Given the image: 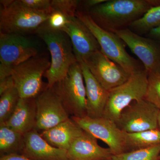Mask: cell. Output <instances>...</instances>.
Wrapping results in <instances>:
<instances>
[{
  "label": "cell",
  "mask_w": 160,
  "mask_h": 160,
  "mask_svg": "<svg viewBox=\"0 0 160 160\" xmlns=\"http://www.w3.org/2000/svg\"><path fill=\"white\" fill-rule=\"evenodd\" d=\"M160 0H109L87 12L102 29L112 32L128 28Z\"/></svg>",
  "instance_id": "obj_1"
},
{
  "label": "cell",
  "mask_w": 160,
  "mask_h": 160,
  "mask_svg": "<svg viewBox=\"0 0 160 160\" xmlns=\"http://www.w3.org/2000/svg\"><path fill=\"white\" fill-rule=\"evenodd\" d=\"M36 33L46 43L51 54L50 68L44 75L48 82L46 88H51L66 77L78 61L70 38L64 31L52 29L45 22Z\"/></svg>",
  "instance_id": "obj_2"
},
{
  "label": "cell",
  "mask_w": 160,
  "mask_h": 160,
  "mask_svg": "<svg viewBox=\"0 0 160 160\" xmlns=\"http://www.w3.org/2000/svg\"><path fill=\"white\" fill-rule=\"evenodd\" d=\"M76 16L90 29L99 44L100 51L106 57L118 64L130 74L145 69L139 61L128 53L126 43L117 34L101 28L87 12H78Z\"/></svg>",
  "instance_id": "obj_3"
},
{
  "label": "cell",
  "mask_w": 160,
  "mask_h": 160,
  "mask_svg": "<svg viewBox=\"0 0 160 160\" xmlns=\"http://www.w3.org/2000/svg\"><path fill=\"white\" fill-rule=\"evenodd\" d=\"M50 15L32 10L21 0H12L9 5L0 9V32L22 35L36 32Z\"/></svg>",
  "instance_id": "obj_4"
},
{
  "label": "cell",
  "mask_w": 160,
  "mask_h": 160,
  "mask_svg": "<svg viewBox=\"0 0 160 160\" xmlns=\"http://www.w3.org/2000/svg\"><path fill=\"white\" fill-rule=\"evenodd\" d=\"M148 77L146 70L141 69L131 74L126 82L109 91L102 117L115 122L121 112L132 102L144 99Z\"/></svg>",
  "instance_id": "obj_5"
},
{
  "label": "cell",
  "mask_w": 160,
  "mask_h": 160,
  "mask_svg": "<svg viewBox=\"0 0 160 160\" xmlns=\"http://www.w3.org/2000/svg\"><path fill=\"white\" fill-rule=\"evenodd\" d=\"M50 65L48 58L37 55L12 68L11 76L20 98H35L46 89L42 77Z\"/></svg>",
  "instance_id": "obj_6"
},
{
  "label": "cell",
  "mask_w": 160,
  "mask_h": 160,
  "mask_svg": "<svg viewBox=\"0 0 160 160\" xmlns=\"http://www.w3.org/2000/svg\"><path fill=\"white\" fill-rule=\"evenodd\" d=\"M52 88L61 98L68 113L75 117L87 116L86 87L78 62L72 65L66 77Z\"/></svg>",
  "instance_id": "obj_7"
},
{
  "label": "cell",
  "mask_w": 160,
  "mask_h": 160,
  "mask_svg": "<svg viewBox=\"0 0 160 160\" xmlns=\"http://www.w3.org/2000/svg\"><path fill=\"white\" fill-rule=\"evenodd\" d=\"M160 111L156 106L144 99L134 101L123 110L115 123L121 130L127 133L158 129Z\"/></svg>",
  "instance_id": "obj_8"
},
{
  "label": "cell",
  "mask_w": 160,
  "mask_h": 160,
  "mask_svg": "<svg viewBox=\"0 0 160 160\" xmlns=\"http://www.w3.org/2000/svg\"><path fill=\"white\" fill-rule=\"evenodd\" d=\"M71 118L84 131L106 143L112 155L128 151L126 132L121 130L113 121L104 117L93 118L87 116H72Z\"/></svg>",
  "instance_id": "obj_9"
},
{
  "label": "cell",
  "mask_w": 160,
  "mask_h": 160,
  "mask_svg": "<svg viewBox=\"0 0 160 160\" xmlns=\"http://www.w3.org/2000/svg\"><path fill=\"white\" fill-rule=\"evenodd\" d=\"M36 122L35 129L45 131L69 118V113L53 88H46L35 98Z\"/></svg>",
  "instance_id": "obj_10"
},
{
  "label": "cell",
  "mask_w": 160,
  "mask_h": 160,
  "mask_svg": "<svg viewBox=\"0 0 160 160\" xmlns=\"http://www.w3.org/2000/svg\"><path fill=\"white\" fill-rule=\"evenodd\" d=\"M114 33L125 42L142 62L148 74L160 73V42L136 34L129 28Z\"/></svg>",
  "instance_id": "obj_11"
},
{
  "label": "cell",
  "mask_w": 160,
  "mask_h": 160,
  "mask_svg": "<svg viewBox=\"0 0 160 160\" xmlns=\"http://www.w3.org/2000/svg\"><path fill=\"white\" fill-rule=\"evenodd\" d=\"M83 61L98 82L108 91L126 82L131 75L100 50Z\"/></svg>",
  "instance_id": "obj_12"
},
{
  "label": "cell",
  "mask_w": 160,
  "mask_h": 160,
  "mask_svg": "<svg viewBox=\"0 0 160 160\" xmlns=\"http://www.w3.org/2000/svg\"><path fill=\"white\" fill-rule=\"evenodd\" d=\"M38 53L35 44L24 35L0 32V64L12 68Z\"/></svg>",
  "instance_id": "obj_13"
},
{
  "label": "cell",
  "mask_w": 160,
  "mask_h": 160,
  "mask_svg": "<svg viewBox=\"0 0 160 160\" xmlns=\"http://www.w3.org/2000/svg\"><path fill=\"white\" fill-rule=\"evenodd\" d=\"M63 31L70 38L78 62L100 50L99 44L90 29L76 16L69 19Z\"/></svg>",
  "instance_id": "obj_14"
},
{
  "label": "cell",
  "mask_w": 160,
  "mask_h": 160,
  "mask_svg": "<svg viewBox=\"0 0 160 160\" xmlns=\"http://www.w3.org/2000/svg\"><path fill=\"white\" fill-rule=\"evenodd\" d=\"M21 154L33 160H72L68 151L51 146L35 129L24 135Z\"/></svg>",
  "instance_id": "obj_15"
},
{
  "label": "cell",
  "mask_w": 160,
  "mask_h": 160,
  "mask_svg": "<svg viewBox=\"0 0 160 160\" xmlns=\"http://www.w3.org/2000/svg\"><path fill=\"white\" fill-rule=\"evenodd\" d=\"M78 62L82 68L86 87L87 116L93 118L102 117L109 91L98 82L83 61Z\"/></svg>",
  "instance_id": "obj_16"
},
{
  "label": "cell",
  "mask_w": 160,
  "mask_h": 160,
  "mask_svg": "<svg viewBox=\"0 0 160 160\" xmlns=\"http://www.w3.org/2000/svg\"><path fill=\"white\" fill-rule=\"evenodd\" d=\"M68 151L72 160H110L112 155L109 148L101 147L96 138L85 131Z\"/></svg>",
  "instance_id": "obj_17"
},
{
  "label": "cell",
  "mask_w": 160,
  "mask_h": 160,
  "mask_svg": "<svg viewBox=\"0 0 160 160\" xmlns=\"http://www.w3.org/2000/svg\"><path fill=\"white\" fill-rule=\"evenodd\" d=\"M84 132L69 118L51 129L42 131L40 135L51 146L68 151L72 143Z\"/></svg>",
  "instance_id": "obj_18"
},
{
  "label": "cell",
  "mask_w": 160,
  "mask_h": 160,
  "mask_svg": "<svg viewBox=\"0 0 160 160\" xmlns=\"http://www.w3.org/2000/svg\"><path fill=\"white\" fill-rule=\"evenodd\" d=\"M36 107L35 98H20L13 114L4 125L23 135L35 129Z\"/></svg>",
  "instance_id": "obj_19"
},
{
  "label": "cell",
  "mask_w": 160,
  "mask_h": 160,
  "mask_svg": "<svg viewBox=\"0 0 160 160\" xmlns=\"http://www.w3.org/2000/svg\"><path fill=\"white\" fill-rule=\"evenodd\" d=\"M23 142L24 135L4 124H0L1 156L11 153H19L18 152L21 154Z\"/></svg>",
  "instance_id": "obj_20"
},
{
  "label": "cell",
  "mask_w": 160,
  "mask_h": 160,
  "mask_svg": "<svg viewBox=\"0 0 160 160\" xmlns=\"http://www.w3.org/2000/svg\"><path fill=\"white\" fill-rule=\"evenodd\" d=\"M126 139L128 150L149 148L160 145V129L158 128L133 133L126 132Z\"/></svg>",
  "instance_id": "obj_21"
},
{
  "label": "cell",
  "mask_w": 160,
  "mask_h": 160,
  "mask_svg": "<svg viewBox=\"0 0 160 160\" xmlns=\"http://www.w3.org/2000/svg\"><path fill=\"white\" fill-rule=\"evenodd\" d=\"M160 26V5L152 7L142 16L130 24L129 29L136 34L146 35Z\"/></svg>",
  "instance_id": "obj_22"
},
{
  "label": "cell",
  "mask_w": 160,
  "mask_h": 160,
  "mask_svg": "<svg viewBox=\"0 0 160 160\" xmlns=\"http://www.w3.org/2000/svg\"><path fill=\"white\" fill-rule=\"evenodd\" d=\"M0 96V124H2L6 123L13 114L20 97L15 86Z\"/></svg>",
  "instance_id": "obj_23"
},
{
  "label": "cell",
  "mask_w": 160,
  "mask_h": 160,
  "mask_svg": "<svg viewBox=\"0 0 160 160\" xmlns=\"http://www.w3.org/2000/svg\"><path fill=\"white\" fill-rule=\"evenodd\" d=\"M160 154V144L112 155L110 160H158Z\"/></svg>",
  "instance_id": "obj_24"
},
{
  "label": "cell",
  "mask_w": 160,
  "mask_h": 160,
  "mask_svg": "<svg viewBox=\"0 0 160 160\" xmlns=\"http://www.w3.org/2000/svg\"><path fill=\"white\" fill-rule=\"evenodd\" d=\"M144 99L152 103L160 110V73L148 74V85Z\"/></svg>",
  "instance_id": "obj_25"
},
{
  "label": "cell",
  "mask_w": 160,
  "mask_h": 160,
  "mask_svg": "<svg viewBox=\"0 0 160 160\" xmlns=\"http://www.w3.org/2000/svg\"><path fill=\"white\" fill-rule=\"evenodd\" d=\"M80 1L78 0H52V10L59 11L69 19L76 16Z\"/></svg>",
  "instance_id": "obj_26"
},
{
  "label": "cell",
  "mask_w": 160,
  "mask_h": 160,
  "mask_svg": "<svg viewBox=\"0 0 160 160\" xmlns=\"http://www.w3.org/2000/svg\"><path fill=\"white\" fill-rule=\"evenodd\" d=\"M69 20V19L62 12L53 10L46 23L52 29L62 31Z\"/></svg>",
  "instance_id": "obj_27"
},
{
  "label": "cell",
  "mask_w": 160,
  "mask_h": 160,
  "mask_svg": "<svg viewBox=\"0 0 160 160\" xmlns=\"http://www.w3.org/2000/svg\"><path fill=\"white\" fill-rule=\"evenodd\" d=\"M25 6L35 11L50 13L53 11L50 0H21Z\"/></svg>",
  "instance_id": "obj_28"
},
{
  "label": "cell",
  "mask_w": 160,
  "mask_h": 160,
  "mask_svg": "<svg viewBox=\"0 0 160 160\" xmlns=\"http://www.w3.org/2000/svg\"><path fill=\"white\" fill-rule=\"evenodd\" d=\"M13 86H15L14 81L11 76L0 80V95Z\"/></svg>",
  "instance_id": "obj_29"
},
{
  "label": "cell",
  "mask_w": 160,
  "mask_h": 160,
  "mask_svg": "<svg viewBox=\"0 0 160 160\" xmlns=\"http://www.w3.org/2000/svg\"><path fill=\"white\" fill-rule=\"evenodd\" d=\"M0 160H33L19 153H11L2 156Z\"/></svg>",
  "instance_id": "obj_30"
},
{
  "label": "cell",
  "mask_w": 160,
  "mask_h": 160,
  "mask_svg": "<svg viewBox=\"0 0 160 160\" xmlns=\"http://www.w3.org/2000/svg\"><path fill=\"white\" fill-rule=\"evenodd\" d=\"M107 0H86L84 1V6L88 11L92 8L105 2Z\"/></svg>",
  "instance_id": "obj_31"
},
{
  "label": "cell",
  "mask_w": 160,
  "mask_h": 160,
  "mask_svg": "<svg viewBox=\"0 0 160 160\" xmlns=\"http://www.w3.org/2000/svg\"><path fill=\"white\" fill-rule=\"evenodd\" d=\"M12 69V68L0 64V80L11 76Z\"/></svg>",
  "instance_id": "obj_32"
},
{
  "label": "cell",
  "mask_w": 160,
  "mask_h": 160,
  "mask_svg": "<svg viewBox=\"0 0 160 160\" xmlns=\"http://www.w3.org/2000/svg\"><path fill=\"white\" fill-rule=\"evenodd\" d=\"M146 37L160 42V26L152 29L146 35Z\"/></svg>",
  "instance_id": "obj_33"
},
{
  "label": "cell",
  "mask_w": 160,
  "mask_h": 160,
  "mask_svg": "<svg viewBox=\"0 0 160 160\" xmlns=\"http://www.w3.org/2000/svg\"><path fill=\"white\" fill-rule=\"evenodd\" d=\"M158 124L159 129H160V111L159 114L158 119Z\"/></svg>",
  "instance_id": "obj_34"
},
{
  "label": "cell",
  "mask_w": 160,
  "mask_h": 160,
  "mask_svg": "<svg viewBox=\"0 0 160 160\" xmlns=\"http://www.w3.org/2000/svg\"><path fill=\"white\" fill-rule=\"evenodd\" d=\"M158 160H160V154L159 156Z\"/></svg>",
  "instance_id": "obj_35"
},
{
  "label": "cell",
  "mask_w": 160,
  "mask_h": 160,
  "mask_svg": "<svg viewBox=\"0 0 160 160\" xmlns=\"http://www.w3.org/2000/svg\"></svg>",
  "instance_id": "obj_36"
}]
</instances>
